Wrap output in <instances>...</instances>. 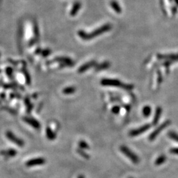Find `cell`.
Instances as JSON below:
<instances>
[{
    "label": "cell",
    "instance_id": "24",
    "mask_svg": "<svg viewBox=\"0 0 178 178\" xmlns=\"http://www.w3.org/2000/svg\"><path fill=\"white\" fill-rule=\"evenodd\" d=\"M119 111V108L118 106H115L112 108V112L114 114H118Z\"/></svg>",
    "mask_w": 178,
    "mask_h": 178
},
{
    "label": "cell",
    "instance_id": "4",
    "mask_svg": "<svg viewBox=\"0 0 178 178\" xmlns=\"http://www.w3.org/2000/svg\"><path fill=\"white\" fill-rule=\"evenodd\" d=\"M6 137L7 138L11 141L13 143L17 145V146H19V147H23L24 145V142L23 140L21 139L19 137H17L16 135H15L14 133H13L11 131H7L6 132Z\"/></svg>",
    "mask_w": 178,
    "mask_h": 178
},
{
    "label": "cell",
    "instance_id": "1",
    "mask_svg": "<svg viewBox=\"0 0 178 178\" xmlns=\"http://www.w3.org/2000/svg\"><path fill=\"white\" fill-rule=\"evenodd\" d=\"M111 28V26L110 24H104V26L101 27L96 30H95L94 31L91 33H86L84 31H79V37L83 38V40H89V39H92L94 37H96L97 36L103 34L106 32H108Z\"/></svg>",
    "mask_w": 178,
    "mask_h": 178
},
{
    "label": "cell",
    "instance_id": "16",
    "mask_svg": "<svg viewBox=\"0 0 178 178\" xmlns=\"http://www.w3.org/2000/svg\"><path fill=\"white\" fill-rule=\"evenodd\" d=\"M111 7H112V8L114 9V11L117 13H121V9L119 7V6L118 5V3L115 2H111Z\"/></svg>",
    "mask_w": 178,
    "mask_h": 178
},
{
    "label": "cell",
    "instance_id": "17",
    "mask_svg": "<svg viewBox=\"0 0 178 178\" xmlns=\"http://www.w3.org/2000/svg\"><path fill=\"white\" fill-rule=\"evenodd\" d=\"M80 7V3H75V5L72 9V11H71V15H72V16H74V15H75V14L78 12Z\"/></svg>",
    "mask_w": 178,
    "mask_h": 178
},
{
    "label": "cell",
    "instance_id": "7",
    "mask_svg": "<svg viewBox=\"0 0 178 178\" xmlns=\"http://www.w3.org/2000/svg\"><path fill=\"white\" fill-rule=\"evenodd\" d=\"M150 128V124H145V125H142L140 128L131 130L129 132V135L131 137H137L142 133H145L147 130L149 129Z\"/></svg>",
    "mask_w": 178,
    "mask_h": 178
},
{
    "label": "cell",
    "instance_id": "8",
    "mask_svg": "<svg viewBox=\"0 0 178 178\" xmlns=\"http://www.w3.org/2000/svg\"><path fill=\"white\" fill-rule=\"evenodd\" d=\"M23 120L30 126H32L34 129H38L40 128V124L37 119L31 118H24Z\"/></svg>",
    "mask_w": 178,
    "mask_h": 178
},
{
    "label": "cell",
    "instance_id": "25",
    "mask_svg": "<svg viewBox=\"0 0 178 178\" xmlns=\"http://www.w3.org/2000/svg\"><path fill=\"white\" fill-rule=\"evenodd\" d=\"M78 178H85V177H84L83 176H79Z\"/></svg>",
    "mask_w": 178,
    "mask_h": 178
},
{
    "label": "cell",
    "instance_id": "9",
    "mask_svg": "<svg viewBox=\"0 0 178 178\" xmlns=\"http://www.w3.org/2000/svg\"><path fill=\"white\" fill-rule=\"evenodd\" d=\"M0 154L4 157L11 158L14 157L17 154V151L13 149H9L7 150H3L0 152Z\"/></svg>",
    "mask_w": 178,
    "mask_h": 178
},
{
    "label": "cell",
    "instance_id": "20",
    "mask_svg": "<svg viewBox=\"0 0 178 178\" xmlns=\"http://www.w3.org/2000/svg\"><path fill=\"white\" fill-rule=\"evenodd\" d=\"M75 91V89L74 87H67L63 90V93L66 94H72Z\"/></svg>",
    "mask_w": 178,
    "mask_h": 178
},
{
    "label": "cell",
    "instance_id": "6",
    "mask_svg": "<svg viewBox=\"0 0 178 178\" xmlns=\"http://www.w3.org/2000/svg\"><path fill=\"white\" fill-rule=\"evenodd\" d=\"M46 161L44 158H33L28 160L26 163H25V165H26V166L30 167L36 166L44 165L46 164Z\"/></svg>",
    "mask_w": 178,
    "mask_h": 178
},
{
    "label": "cell",
    "instance_id": "3",
    "mask_svg": "<svg viewBox=\"0 0 178 178\" xmlns=\"http://www.w3.org/2000/svg\"><path fill=\"white\" fill-rule=\"evenodd\" d=\"M120 150L125 156H126L128 158L133 162L134 164H138L140 160L138 156H137L133 151H131L128 146H121Z\"/></svg>",
    "mask_w": 178,
    "mask_h": 178
},
{
    "label": "cell",
    "instance_id": "2",
    "mask_svg": "<svg viewBox=\"0 0 178 178\" xmlns=\"http://www.w3.org/2000/svg\"><path fill=\"white\" fill-rule=\"evenodd\" d=\"M101 83L104 86H119L122 87L125 90H132L133 88V86L131 85H125L123 83H121L119 80L115 79H104L102 80Z\"/></svg>",
    "mask_w": 178,
    "mask_h": 178
},
{
    "label": "cell",
    "instance_id": "18",
    "mask_svg": "<svg viewBox=\"0 0 178 178\" xmlns=\"http://www.w3.org/2000/svg\"><path fill=\"white\" fill-rule=\"evenodd\" d=\"M110 66V63L108 62H104L103 63H102L100 65H97V67H96V70H102V69H107Z\"/></svg>",
    "mask_w": 178,
    "mask_h": 178
},
{
    "label": "cell",
    "instance_id": "10",
    "mask_svg": "<svg viewBox=\"0 0 178 178\" xmlns=\"http://www.w3.org/2000/svg\"><path fill=\"white\" fill-rule=\"evenodd\" d=\"M95 65H96V62H94V61H92V62H89L88 63H86L84 64L83 65L81 66L80 69H79V72L83 73V72H84V71L89 69V68L93 67V66Z\"/></svg>",
    "mask_w": 178,
    "mask_h": 178
},
{
    "label": "cell",
    "instance_id": "21",
    "mask_svg": "<svg viewBox=\"0 0 178 178\" xmlns=\"http://www.w3.org/2000/svg\"><path fill=\"white\" fill-rule=\"evenodd\" d=\"M79 146L80 147V148L84 149H89V145L86 143V142L83 141H80L79 142Z\"/></svg>",
    "mask_w": 178,
    "mask_h": 178
},
{
    "label": "cell",
    "instance_id": "14",
    "mask_svg": "<svg viewBox=\"0 0 178 178\" xmlns=\"http://www.w3.org/2000/svg\"><path fill=\"white\" fill-rule=\"evenodd\" d=\"M166 160V157L165 155H160L157 158V159L155 161V164L156 166H160L162 164H164Z\"/></svg>",
    "mask_w": 178,
    "mask_h": 178
},
{
    "label": "cell",
    "instance_id": "11",
    "mask_svg": "<svg viewBox=\"0 0 178 178\" xmlns=\"http://www.w3.org/2000/svg\"><path fill=\"white\" fill-rule=\"evenodd\" d=\"M46 134L47 138L50 141H53L56 138V135H55L52 129L49 128V127H48V128L46 129Z\"/></svg>",
    "mask_w": 178,
    "mask_h": 178
},
{
    "label": "cell",
    "instance_id": "19",
    "mask_svg": "<svg viewBox=\"0 0 178 178\" xmlns=\"http://www.w3.org/2000/svg\"><path fill=\"white\" fill-rule=\"evenodd\" d=\"M142 113L145 117H149L151 113V108L150 106H145L142 110Z\"/></svg>",
    "mask_w": 178,
    "mask_h": 178
},
{
    "label": "cell",
    "instance_id": "22",
    "mask_svg": "<svg viewBox=\"0 0 178 178\" xmlns=\"http://www.w3.org/2000/svg\"><path fill=\"white\" fill-rule=\"evenodd\" d=\"M77 152H78V153H79V154H80L83 157L85 158H86V159H89V155H88L87 154L85 153V152H83L81 150H79V149L77 150Z\"/></svg>",
    "mask_w": 178,
    "mask_h": 178
},
{
    "label": "cell",
    "instance_id": "15",
    "mask_svg": "<svg viewBox=\"0 0 178 178\" xmlns=\"http://www.w3.org/2000/svg\"><path fill=\"white\" fill-rule=\"evenodd\" d=\"M168 137L173 141L178 142V133H176L174 131H170L168 133Z\"/></svg>",
    "mask_w": 178,
    "mask_h": 178
},
{
    "label": "cell",
    "instance_id": "23",
    "mask_svg": "<svg viewBox=\"0 0 178 178\" xmlns=\"http://www.w3.org/2000/svg\"><path fill=\"white\" fill-rule=\"evenodd\" d=\"M170 152L171 154L178 155V148H172L170 150Z\"/></svg>",
    "mask_w": 178,
    "mask_h": 178
},
{
    "label": "cell",
    "instance_id": "5",
    "mask_svg": "<svg viewBox=\"0 0 178 178\" xmlns=\"http://www.w3.org/2000/svg\"><path fill=\"white\" fill-rule=\"evenodd\" d=\"M170 124V121H166L164 122V123H163L162 124H161L160 126L158 127V128L153 132H152V133H151V134L150 135L149 138V140L150 141H154L158 137V135L164 129H166Z\"/></svg>",
    "mask_w": 178,
    "mask_h": 178
},
{
    "label": "cell",
    "instance_id": "12",
    "mask_svg": "<svg viewBox=\"0 0 178 178\" xmlns=\"http://www.w3.org/2000/svg\"><path fill=\"white\" fill-rule=\"evenodd\" d=\"M161 114H162V109L160 107L158 108H156V112H155V115L154 117V119L153 121H152V124L154 125H156L158 123L159 119L160 118V116H161Z\"/></svg>",
    "mask_w": 178,
    "mask_h": 178
},
{
    "label": "cell",
    "instance_id": "13",
    "mask_svg": "<svg viewBox=\"0 0 178 178\" xmlns=\"http://www.w3.org/2000/svg\"><path fill=\"white\" fill-rule=\"evenodd\" d=\"M160 59H165L170 60H178V54H171V55H159L158 57Z\"/></svg>",
    "mask_w": 178,
    "mask_h": 178
}]
</instances>
